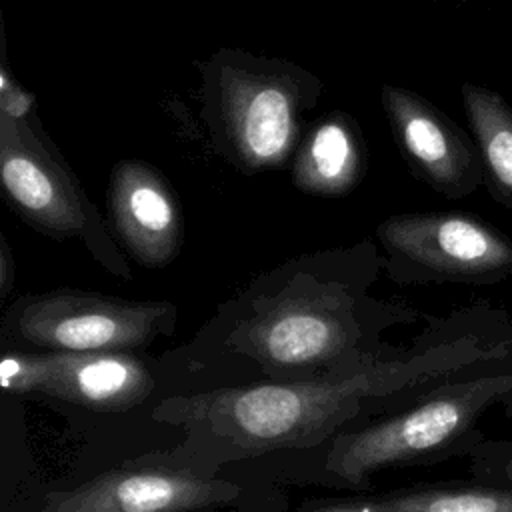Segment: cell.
<instances>
[{"label": "cell", "instance_id": "obj_1", "mask_svg": "<svg viewBox=\"0 0 512 512\" xmlns=\"http://www.w3.org/2000/svg\"><path fill=\"white\" fill-rule=\"evenodd\" d=\"M472 358L466 350L446 348L402 362H370L316 380L218 388L170 398L154 416L234 454L312 446L350 420L364 400L426 384Z\"/></svg>", "mask_w": 512, "mask_h": 512}, {"label": "cell", "instance_id": "obj_2", "mask_svg": "<svg viewBox=\"0 0 512 512\" xmlns=\"http://www.w3.org/2000/svg\"><path fill=\"white\" fill-rule=\"evenodd\" d=\"M508 394H512V374L504 372L450 384L394 418L340 434L326 456V468L346 482L360 484L372 472L456 444L492 404Z\"/></svg>", "mask_w": 512, "mask_h": 512}, {"label": "cell", "instance_id": "obj_3", "mask_svg": "<svg viewBox=\"0 0 512 512\" xmlns=\"http://www.w3.org/2000/svg\"><path fill=\"white\" fill-rule=\"evenodd\" d=\"M218 112L226 150L248 172L280 168L294 152L308 86L300 68L256 60L242 52L220 54Z\"/></svg>", "mask_w": 512, "mask_h": 512}, {"label": "cell", "instance_id": "obj_4", "mask_svg": "<svg viewBox=\"0 0 512 512\" xmlns=\"http://www.w3.org/2000/svg\"><path fill=\"white\" fill-rule=\"evenodd\" d=\"M32 120V118H30ZM30 120L0 116V180L12 208L34 228L56 238H84L114 274L130 278L122 256L106 238L98 212Z\"/></svg>", "mask_w": 512, "mask_h": 512}, {"label": "cell", "instance_id": "obj_5", "mask_svg": "<svg viewBox=\"0 0 512 512\" xmlns=\"http://www.w3.org/2000/svg\"><path fill=\"white\" fill-rule=\"evenodd\" d=\"M18 336L48 352H130L172 328L170 302H136L78 290L26 296L12 310Z\"/></svg>", "mask_w": 512, "mask_h": 512}, {"label": "cell", "instance_id": "obj_6", "mask_svg": "<svg viewBox=\"0 0 512 512\" xmlns=\"http://www.w3.org/2000/svg\"><path fill=\"white\" fill-rule=\"evenodd\" d=\"M378 238L396 258L436 280L484 284L512 274V238L474 214H400L378 226Z\"/></svg>", "mask_w": 512, "mask_h": 512}, {"label": "cell", "instance_id": "obj_7", "mask_svg": "<svg viewBox=\"0 0 512 512\" xmlns=\"http://www.w3.org/2000/svg\"><path fill=\"white\" fill-rule=\"evenodd\" d=\"M0 386L12 394L42 392L98 412H122L154 390L150 370L128 352H8Z\"/></svg>", "mask_w": 512, "mask_h": 512}, {"label": "cell", "instance_id": "obj_8", "mask_svg": "<svg viewBox=\"0 0 512 512\" xmlns=\"http://www.w3.org/2000/svg\"><path fill=\"white\" fill-rule=\"evenodd\" d=\"M232 482L174 466H124L46 496L38 512H210L232 504Z\"/></svg>", "mask_w": 512, "mask_h": 512}, {"label": "cell", "instance_id": "obj_9", "mask_svg": "<svg viewBox=\"0 0 512 512\" xmlns=\"http://www.w3.org/2000/svg\"><path fill=\"white\" fill-rule=\"evenodd\" d=\"M236 338L268 368H318L354 344L356 328L338 296H282L250 318Z\"/></svg>", "mask_w": 512, "mask_h": 512}, {"label": "cell", "instance_id": "obj_10", "mask_svg": "<svg viewBox=\"0 0 512 512\" xmlns=\"http://www.w3.org/2000/svg\"><path fill=\"white\" fill-rule=\"evenodd\" d=\"M382 106L400 152L430 188L448 198H464L484 184L474 138L432 102L408 88L384 84Z\"/></svg>", "mask_w": 512, "mask_h": 512}, {"label": "cell", "instance_id": "obj_11", "mask_svg": "<svg viewBox=\"0 0 512 512\" xmlns=\"http://www.w3.org/2000/svg\"><path fill=\"white\" fill-rule=\"evenodd\" d=\"M108 212L128 254L146 268L170 264L184 240L178 198L168 180L148 162L122 160L108 186Z\"/></svg>", "mask_w": 512, "mask_h": 512}, {"label": "cell", "instance_id": "obj_12", "mask_svg": "<svg viewBox=\"0 0 512 512\" xmlns=\"http://www.w3.org/2000/svg\"><path fill=\"white\" fill-rule=\"evenodd\" d=\"M364 174V142L354 118L334 112L324 116L302 140L292 182L316 196H340Z\"/></svg>", "mask_w": 512, "mask_h": 512}, {"label": "cell", "instance_id": "obj_13", "mask_svg": "<svg viewBox=\"0 0 512 512\" xmlns=\"http://www.w3.org/2000/svg\"><path fill=\"white\" fill-rule=\"evenodd\" d=\"M462 102L482 158L484 184L496 202L512 210V106L496 90L472 82L462 84Z\"/></svg>", "mask_w": 512, "mask_h": 512}, {"label": "cell", "instance_id": "obj_14", "mask_svg": "<svg viewBox=\"0 0 512 512\" xmlns=\"http://www.w3.org/2000/svg\"><path fill=\"white\" fill-rule=\"evenodd\" d=\"M394 512H512L506 488H426L382 498Z\"/></svg>", "mask_w": 512, "mask_h": 512}, {"label": "cell", "instance_id": "obj_15", "mask_svg": "<svg viewBox=\"0 0 512 512\" xmlns=\"http://www.w3.org/2000/svg\"><path fill=\"white\" fill-rule=\"evenodd\" d=\"M36 98L28 92L8 70L6 62L0 66V116L10 120H30Z\"/></svg>", "mask_w": 512, "mask_h": 512}, {"label": "cell", "instance_id": "obj_16", "mask_svg": "<svg viewBox=\"0 0 512 512\" xmlns=\"http://www.w3.org/2000/svg\"><path fill=\"white\" fill-rule=\"evenodd\" d=\"M300 512H394L382 498L366 502H344V504H320Z\"/></svg>", "mask_w": 512, "mask_h": 512}, {"label": "cell", "instance_id": "obj_17", "mask_svg": "<svg viewBox=\"0 0 512 512\" xmlns=\"http://www.w3.org/2000/svg\"><path fill=\"white\" fill-rule=\"evenodd\" d=\"M16 278V266L14 258L10 254V246L4 236H0V296L6 298L14 286Z\"/></svg>", "mask_w": 512, "mask_h": 512}, {"label": "cell", "instance_id": "obj_18", "mask_svg": "<svg viewBox=\"0 0 512 512\" xmlns=\"http://www.w3.org/2000/svg\"><path fill=\"white\" fill-rule=\"evenodd\" d=\"M496 478H504L506 482L512 484V444L502 446L496 452Z\"/></svg>", "mask_w": 512, "mask_h": 512}]
</instances>
